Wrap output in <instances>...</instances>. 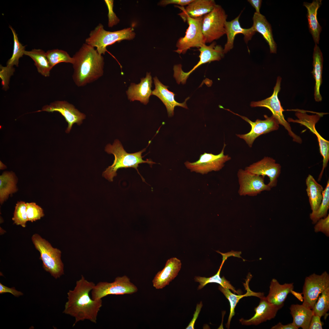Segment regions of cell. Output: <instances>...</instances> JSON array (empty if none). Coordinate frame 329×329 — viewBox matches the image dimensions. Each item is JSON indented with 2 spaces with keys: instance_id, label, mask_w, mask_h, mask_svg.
Segmentation results:
<instances>
[{
  "instance_id": "obj_14",
  "label": "cell",
  "mask_w": 329,
  "mask_h": 329,
  "mask_svg": "<svg viewBox=\"0 0 329 329\" xmlns=\"http://www.w3.org/2000/svg\"><path fill=\"white\" fill-rule=\"evenodd\" d=\"M225 109L239 116L251 126V130L249 133L244 134H236L237 137L244 140L250 147H252L254 142L258 137L277 130L279 127L278 121L272 115L269 117L265 115L264 120L257 119L254 122L245 116L235 113L228 109Z\"/></svg>"
},
{
  "instance_id": "obj_7",
  "label": "cell",
  "mask_w": 329,
  "mask_h": 329,
  "mask_svg": "<svg viewBox=\"0 0 329 329\" xmlns=\"http://www.w3.org/2000/svg\"><path fill=\"white\" fill-rule=\"evenodd\" d=\"M227 17L222 6L217 4L210 12L203 16L202 30L205 43L212 42L225 34Z\"/></svg>"
},
{
  "instance_id": "obj_49",
  "label": "cell",
  "mask_w": 329,
  "mask_h": 329,
  "mask_svg": "<svg viewBox=\"0 0 329 329\" xmlns=\"http://www.w3.org/2000/svg\"><path fill=\"white\" fill-rule=\"evenodd\" d=\"M291 293L294 295L299 300L302 302H303V297L302 296V293H301L295 292L293 291V290H291Z\"/></svg>"
},
{
  "instance_id": "obj_39",
  "label": "cell",
  "mask_w": 329,
  "mask_h": 329,
  "mask_svg": "<svg viewBox=\"0 0 329 329\" xmlns=\"http://www.w3.org/2000/svg\"><path fill=\"white\" fill-rule=\"evenodd\" d=\"M26 213L28 221L31 222L39 220L44 216L42 208L34 202L27 203Z\"/></svg>"
},
{
  "instance_id": "obj_16",
  "label": "cell",
  "mask_w": 329,
  "mask_h": 329,
  "mask_svg": "<svg viewBox=\"0 0 329 329\" xmlns=\"http://www.w3.org/2000/svg\"><path fill=\"white\" fill-rule=\"evenodd\" d=\"M45 111L48 112L57 111L65 118L68 126L65 132L69 133L74 123L80 125L86 118L85 114L75 108L72 104L65 101H55L43 107L41 110L36 112Z\"/></svg>"
},
{
  "instance_id": "obj_21",
  "label": "cell",
  "mask_w": 329,
  "mask_h": 329,
  "mask_svg": "<svg viewBox=\"0 0 329 329\" xmlns=\"http://www.w3.org/2000/svg\"><path fill=\"white\" fill-rule=\"evenodd\" d=\"M153 79L155 88L152 91V95L157 96L161 101L166 108L169 117L173 116L174 108L176 106L188 108L186 101L189 97L186 98L182 103L178 102L175 99V94L168 90V86L163 84L157 77H154Z\"/></svg>"
},
{
  "instance_id": "obj_37",
  "label": "cell",
  "mask_w": 329,
  "mask_h": 329,
  "mask_svg": "<svg viewBox=\"0 0 329 329\" xmlns=\"http://www.w3.org/2000/svg\"><path fill=\"white\" fill-rule=\"evenodd\" d=\"M321 294L312 309L313 315L320 317L325 315L329 310V287Z\"/></svg>"
},
{
  "instance_id": "obj_42",
  "label": "cell",
  "mask_w": 329,
  "mask_h": 329,
  "mask_svg": "<svg viewBox=\"0 0 329 329\" xmlns=\"http://www.w3.org/2000/svg\"><path fill=\"white\" fill-rule=\"evenodd\" d=\"M108 9V26L112 27L116 24L119 21V19L113 11V1L112 0H105Z\"/></svg>"
},
{
  "instance_id": "obj_17",
  "label": "cell",
  "mask_w": 329,
  "mask_h": 329,
  "mask_svg": "<svg viewBox=\"0 0 329 329\" xmlns=\"http://www.w3.org/2000/svg\"><path fill=\"white\" fill-rule=\"evenodd\" d=\"M245 169L255 175L267 176L269 179L268 185L271 188L277 185L278 179L281 172V166L272 157H265L261 160L246 167Z\"/></svg>"
},
{
  "instance_id": "obj_12",
  "label": "cell",
  "mask_w": 329,
  "mask_h": 329,
  "mask_svg": "<svg viewBox=\"0 0 329 329\" xmlns=\"http://www.w3.org/2000/svg\"><path fill=\"white\" fill-rule=\"evenodd\" d=\"M200 52V60L198 63L189 71L184 72L181 66L177 67L174 71V77L178 83H186L190 74L201 65L208 62L219 61L224 57L225 53L224 48L220 45L217 44L213 41L209 45L205 44L199 48Z\"/></svg>"
},
{
  "instance_id": "obj_48",
  "label": "cell",
  "mask_w": 329,
  "mask_h": 329,
  "mask_svg": "<svg viewBox=\"0 0 329 329\" xmlns=\"http://www.w3.org/2000/svg\"><path fill=\"white\" fill-rule=\"evenodd\" d=\"M248 2L255 9V12L260 13V9L261 7L262 0H248Z\"/></svg>"
},
{
  "instance_id": "obj_4",
  "label": "cell",
  "mask_w": 329,
  "mask_h": 329,
  "mask_svg": "<svg viewBox=\"0 0 329 329\" xmlns=\"http://www.w3.org/2000/svg\"><path fill=\"white\" fill-rule=\"evenodd\" d=\"M35 248L40 254V259L42 261L43 267L55 278H60L64 273V265L61 257V252L53 248L47 240L39 234H35L31 238Z\"/></svg>"
},
{
  "instance_id": "obj_19",
  "label": "cell",
  "mask_w": 329,
  "mask_h": 329,
  "mask_svg": "<svg viewBox=\"0 0 329 329\" xmlns=\"http://www.w3.org/2000/svg\"><path fill=\"white\" fill-rule=\"evenodd\" d=\"M181 265L180 260L176 257L168 259L164 268L157 273L152 280L154 287L161 289L168 285L178 275Z\"/></svg>"
},
{
  "instance_id": "obj_45",
  "label": "cell",
  "mask_w": 329,
  "mask_h": 329,
  "mask_svg": "<svg viewBox=\"0 0 329 329\" xmlns=\"http://www.w3.org/2000/svg\"><path fill=\"white\" fill-rule=\"evenodd\" d=\"M203 303L201 301L197 304L196 310L193 315V317L188 325L186 328V329H194L195 322L197 318L199 315L203 306Z\"/></svg>"
},
{
  "instance_id": "obj_10",
  "label": "cell",
  "mask_w": 329,
  "mask_h": 329,
  "mask_svg": "<svg viewBox=\"0 0 329 329\" xmlns=\"http://www.w3.org/2000/svg\"><path fill=\"white\" fill-rule=\"evenodd\" d=\"M203 16L193 18H186V21L189 25L186 34L184 37H180L178 40L175 51L178 54H185L191 48H199L206 44L202 30Z\"/></svg>"
},
{
  "instance_id": "obj_5",
  "label": "cell",
  "mask_w": 329,
  "mask_h": 329,
  "mask_svg": "<svg viewBox=\"0 0 329 329\" xmlns=\"http://www.w3.org/2000/svg\"><path fill=\"white\" fill-rule=\"evenodd\" d=\"M135 36V34L131 28L111 32L104 30L102 24L99 23L90 31L85 43L96 47L98 52L102 55L105 54L108 46L124 40L133 39Z\"/></svg>"
},
{
  "instance_id": "obj_29",
  "label": "cell",
  "mask_w": 329,
  "mask_h": 329,
  "mask_svg": "<svg viewBox=\"0 0 329 329\" xmlns=\"http://www.w3.org/2000/svg\"><path fill=\"white\" fill-rule=\"evenodd\" d=\"M306 184L310 209L312 211H315L318 209L321 202L324 190L323 187L310 174L306 179Z\"/></svg>"
},
{
  "instance_id": "obj_1",
  "label": "cell",
  "mask_w": 329,
  "mask_h": 329,
  "mask_svg": "<svg viewBox=\"0 0 329 329\" xmlns=\"http://www.w3.org/2000/svg\"><path fill=\"white\" fill-rule=\"evenodd\" d=\"M95 284L85 279L83 275L77 281L74 288L67 293L68 300L63 313L75 318L73 325L88 320L96 323L98 313L102 306V299L95 300L90 295Z\"/></svg>"
},
{
  "instance_id": "obj_27",
  "label": "cell",
  "mask_w": 329,
  "mask_h": 329,
  "mask_svg": "<svg viewBox=\"0 0 329 329\" xmlns=\"http://www.w3.org/2000/svg\"><path fill=\"white\" fill-rule=\"evenodd\" d=\"M249 279L248 278L247 280L246 283L245 284V287L247 291L246 293L244 295H236L232 293L228 289L224 288L221 285L218 287L219 290L223 293L228 300L230 303V313L227 322L226 324V327L227 328H229L232 319L235 314V306L241 298L245 297L255 296L260 299L265 297L264 293L256 292L250 289L248 285Z\"/></svg>"
},
{
  "instance_id": "obj_35",
  "label": "cell",
  "mask_w": 329,
  "mask_h": 329,
  "mask_svg": "<svg viewBox=\"0 0 329 329\" xmlns=\"http://www.w3.org/2000/svg\"><path fill=\"white\" fill-rule=\"evenodd\" d=\"M9 27L13 35V49L12 56L7 62L6 66L11 67H13L14 65L18 67L19 58L24 55L26 46H23L19 42L17 35L14 29L10 26Z\"/></svg>"
},
{
  "instance_id": "obj_20",
  "label": "cell",
  "mask_w": 329,
  "mask_h": 329,
  "mask_svg": "<svg viewBox=\"0 0 329 329\" xmlns=\"http://www.w3.org/2000/svg\"><path fill=\"white\" fill-rule=\"evenodd\" d=\"M241 13L234 19L227 21L225 23V34L227 37V40L224 48L225 54L232 50L234 47L235 37L236 34H242L245 42L247 44L256 32L252 27L249 28H244L241 27L239 22Z\"/></svg>"
},
{
  "instance_id": "obj_30",
  "label": "cell",
  "mask_w": 329,
  "mask_h": 329,
  "mask_svg": "<svg viewBox=\"0 0 329 329\" xmlns=\"http://www.w3.org/2000/svg\"><path fill=\"white\" fill-rule=\"evenodd\" d=\"M290 313L293 317V323L298 329H308L310 323L313 315L312 309L302 304L292 305L290 307Z\"/></svg>"
},
{
  "instance_id": "obj_11",
  "label": "cell",
  "mask_w": 329,
  "mask_h": 329,
  "mask_svg": "<svg viewBox=\"0 0 329 329\" xmlns=\"http://www.w3.org/2000/svg\"><path fill=\"white\" fill-rule=\"evenodd\" d=\"M328 287L329 274L326 271L321 275L313 273L306 277L303 288L302 304L312 309L320 295Z\"/></svg>"
},
{
  "instance_id": "obj_34",
  "label": "cell",
  "mask_w": 329,
  "mask_h": 329,
  "mask_svg": "<svg viewBox=\"0 0 329 329\" xmlns=\"http://www.w3.org/2000/svg\"><path fill=\"white\" fill-rule=\"evenodd\" d=\"M329 208V180H328L326 187L323 192V199L318 209L315 211H312L310 214V218L312 223L315 224L319 219L326 217L327 215Z\"/></svg>"
},
{
  "instance_id": "obj_8",
  "label": "cell",
  "mask_w": 329,
  "mask_h": 329,
  "mask_svg": "<svg viewBox=\"0 0 329 329\" xmlns=\"http://www.w3.org/2000/svg\"><path fill=\"white\" fill-rule=\"evenodd\" d=\"M281 77L278 76L274 88L273 93L271 96L260 101H252L250 106L252 107H264L268 108L279 124L282 125L287 131L293 141L301 144L302 141L301 138L292 131L289 124L285 119L283 113L284 110L278 97V94L281 89Z\"/></svg>"
},
{
  "instance_id": "obj_6",
  "label": "cell",
  "mask_w": 329,
  "mask_h": 329,
  "mask_svg": "<svg viewBox=\"0 0 329 329\" xmlns=\"http://www.w3.org/2000/svg\"><path fill=\"white\" fill-rule=\"evenodd\" d=\"M294 110L296 111L295 115L297 119H294L289 118L287 119L288 122L299 123L305 126L317 138L320 152L323 157L322 168L318 179V180L320 181L329 160V141L324 139L318 133L315 128V125L325 113L316 112L315 115H310L307 114L304 110L296 109Z\"/></svg>"
},
{
  "instance_id": "obj_3",
  "label": "cell",
  "mask_w": 329,
  "mask_h": 329,
  "mask_svg": "<svg viewBox=\"0 0 329 329\" xmlns=\"http://www.w3.org/2000/svg\"><path fill=\"white\" fill-rule=\"evenodd\" d=\"M146 148L134 153H129L124 149L122 144L118 140H115L112 145L108 144L105 150L108 153L112 154L115 157L113 164L109 166L103 173L102 175L110 181H112L113 178L117 175V171L120 168H135L140 175L137 169L139 164L147 163L152 165L155 163L147 159L143 160L142 153Z\"/></svg>"
},
{
  "instance_id": "obj_40",
  "label": "cell",
  "mask_w": 329,
  "mask_h": 329,
  "mask_svg": "<svg viewBox=\"0 0 329 329\" xmlns=\"http://www.w3.org/2000/svg\"><path fill=\"white\" fill-rule=\"evenodd\" d=\"M15 69L14 67L7 66H0V77L2 80V88L7 90L9 88V85L10 77L13 74Z\"/></svg>"
},
{
  "instance_id": "obj_47",
  "label": "cell",
  "mask_w": 329,
  "mask_h": 329,
  "mask_svg": "<svg viewBox=\"0 0 329 329\" xmlns=\"http://www.w3.org/2000/svg\"><path fill=\"white\" fill-rule=\"evenodd\" d=\"M271 329H298L292 322L286 325H283L279 322L277 324L273 326Z\"/></svg>"
},
{
  "instance_id": "obj_28",
  "label": "cell",
  "mask_w": 329,
  "mask_h": 329,
  "mask_svg": "<svg viewBox=\"0 0 329 329\" xmlns=\"http://www.w3.org/2000/svg\"><path fill=\"white\" fill-rule=\"evenodd\" d=\"M323 58L322 54L318 46L316 44L313 50V70L312 72L315 79L314 97L317 102L322 100V97L320 92V87L322 83Z\"/></svg>"
},
{
  "instance_id": "obj_31",
  "label": "cell",
  "mask_w": 329,
  "mask_h": 329,
  "mask_svg": "<svg viewBox=\"0 0 329 329\" xmlns=\"http://www.w3.org/2000/svg\"><path fill=\"white\" fill-rule=\"evenodd\" d=\"M24 55L30 57L34 62L38 72L42 75L49 76L52 68L47 58L46 52L40 49H33L24 52Z\"/></svg>"
},
{
  "instance_id": "obj_36",
  "label": "cell",
  "mask_w": 329,
  "mask_h": 329,
  "mask_svg": "<svg viewBox=\"0 0 329 329\" xmlns=\"http://www.w3.org/2000/svg\"><path fill=\"white\" fill-rule=\"evenodd\" d=\"M46 53L52 68L60 63H69L73 64L74 62L73 58L71 57L67 52L63 50L58 49L49 50Z\"/></svg>"
},
{
  "instance_id": "obj_44",
  "label": "cell",
  "mask_w": 329,
  "mask_h": 329,
  "mask_svg": "<svg viewBox=\"0 0 329 329\" xmlns=\"http://www.w3.org/2000/svg\"><path fill=\"white\" fill-rule=\"evenodd\" d=\"M321 317L313 315L312 317L308 329H322V323L321 322Z\"/></svg>"
},
{
  "instance_id": "obj_41",
  "label": "cell",
  "mask_w": 329,
  "mask_h": 329,
  "mask_svg": "<svg viewBox=\"0 0 329 329\" xmlns=\"http://www.w3.org/2000/svg\"><path fill=\"white\" fill-rule=\"evenodd\" d=\"M314 227L315 232H322L327 237L329 236V214L325 218L319 219Z\"/></svg>"
},
{
  "instance_id": "obj_46",
  "label": "cell",
  "mask_w": 329,
  "mask_h": 329,
  "mask_svg": "<svg viewBox=\"0 0 329 329\" xmlns=\"http://www.w3.org/2000/svg\"><path fill=\"white\" fill-rule=\"evenodd\" d=\"M10 293L16 297H18L23 295L21 292L17 291L14 287L9 288L0 283V294Z\"/></svg>"
},
{
  "instance_id": "obj_26",
  "label": "cell",
  "mask_w": 329,
  "mask_h": 329,
  "mask_svg": "<svg viewBox=\"0 0 329 329\" xmlns=\"http://www.w3.org/2000/svg\"><path fill=\"white\" fill-rule=\"evenodd\" d=\"M322 4V0H313L311 3L304 2L303 5L307 9V17L309 30L316 44H319L322 27L317 17V10Z\"/></svg>"
},
{
  "instance_id": "obj_2",
  "label": "cell",
  "mask_w": 329,
  "mask_h": 329,
  "mask_svg": "<svg viewBox=\"0 0 329 329\" xmlns=\"http://www.w3.org/2000/svg\"><path fill=\"white\" fill-rule=\"evenodd\" d=\"M73 57L72 78L78 87L94 82L103 75L104 58L94 48L85 43Z\"/></svg>"
},
{
  "instance_id": "obj_43",
  "label": "cell",
  "mask_w": 329,
  "mask_h": 329,
  "mask_svg": "<svg viewBox=\"0 0 329 329\" xmlns=\"http://www.w3.org/2000/svg\"><path fill=\"white\" fill-rule=\"evenodd\" d=\"M193 0H163L160 1L159 4L162 6H165L170 4L179 5L182 7L188 5Z\"/></svg>"
},
{
  "instance_id": "obj_18",
  "label": "cell",
  "mask_w": 329,
  "mask_h": 329,
  "mask_svg": "<svg viewBox=\"0 0 329 329\" xmlns=\"http://www.w3.org/2000/svg\"><path fill=\"white\" fill-rule=\"evenodd\" d=\"M283 306H276L270 303L265 296L260 299L259 304L254 309L255 313L252 317L248 320L242 318L239 321L242 325H257L274 318L278 310Z\"/></svg>"
},
{
  "instance_id": "obj_23",
  "label": "cell",
  "mask_w": 329,
  "mask_h": 329,
  "mask_svg": "<svg viewBox=\"0 0 329 329\" xmlns=\"http://www.w3.org/2000/svg\"><path fill=\"white\" fill-rule=\"evenodd\" d=\"M216 5L214 0H193L185 8L178 6L182 11L178 15L186 22L188 17L196 18L203 16L210 12Z\"/></svg>"
},
{
  "instance_id": "obj_13",
  "label": "cell",
  "mask_w": 329,
  "mask_h": 329,
  "mask_svg": "<svg viewBox=\"0 0 329 329\" xmlns=\"http://www.w3.org/2000/svg\"><path fill=\"white\" fill-rule=\"evenodd\" d=\"M226 146L224 143L221 152L218 154L204 152L201 154L199 160L191 163L186 161L185 164L191 172H195L202 174L212 171H218L225 166V163L231 159L228 155H225L224 150Z\"/></svg>"
},
{
  "instance_id": "obj_22",
  "label": "cell",
  "mask_w": 329,
  "mask_h": 329,
  "mask_svg": "<svg viewBox=\"0 0 329 329\" xmlns=\"http://www.w3.org/2000/svg\"><path fill=\"white\" fill-rule=\"evenodd\" d=\"M152 83L150 73H147L145 77L141 78L139 83H131L126 92L128 99L130 101H138L144 104H147L152 95Z\"/></svg>"
},
{
  "instance_id": "obj_25",
  "label": "cell",
  "mask_w": 329,
  "mask_h": 329,
  "mask_svg": "<svg viewBox=\"0 0 329 329\" xmlns=\"http://www.w3.org/2000/svg\"><path fill=\"white\" fill-rule=\"evenodd\" d=\"M293 283L281 284L275 278L270 283L269 290L266 299L270 303L278 306H284L288 294L293 290Z\"/></svg>"
},
{
  "instance_id": "obj_9",
  "label": "cell",
  "mask_w": 329,
  "mask_h": 329,
  "mask_svg": "<svg viewBox=\"0 0 329 329\" xmlns=\"http://www.w3.org/2000/svg\"><path fill=\"white\" fill-rule=\"evenodd\" d=\"M138 288L126 276H118L112 282L101 281L95 285L91 291V298L101 299L109 295H121L136 292Z\"/></svg>"
},
{
  "instance_id": "obj_38",
  "label": "cell",
  "mask_w": 329,
  "mask_h": 329,
  "mask_svg": "<svg viewBox=\"0 0 329 329\" xmlns=\"http://www.w3.org/2000/svg\"><path fill=\"white\" fill-rule=\"evenodd\" d=\"M12 220L14 223L17 225H20L23 228L26 227L28 221L26 213V204L25 202L20 201L17 203Z\"/></svg>"
},
{
  "instance_id": "obj_24",
  "label": "cell",
  "mask_w": 329,
  "mask_h": 329,
  "mask_svg": "<svg viewBox=\"0 0 329 329\" xmlns=\"http://www.w3.org/2000/svg\"><path fill=\"white\" fill-rule=\"evenodd\" d=\"M253 20L252 27L254 30L262 35L269 45L270 52L276 53L277 44L273 38L271 27L265 16L260 13L255 12Z\"/></svg>"
},
{
  "instance_id": "obj_32",
  "label": "cell",
  "mask_w": 329,
  "mask_h": 329,
  "mask_svg": "<svg viewBox=\"0 0 329 329\" xmlns=\"http://www.w3.org/2000/svg\"><path fill=\"white\" fill-rule=\"evenodd\" d=\"M16 180L14 174L5 172L0 176V202L2 204L9 195L16 192L17 189Z\"/></svg>"
},
{
  "instance_id": "obj_15",
  "label": "cell",
  "mask_w": 329,
  "mask_h": 329,
  "mask_svg": "<svg viewBox=\"0 0 329 329\" xmlns=\"http://www.w3.org/2000/svg\"><path fill=\"white\" fill-rule=\"evenodd\" d=\"M237 176L239 186L238 193L240 196H255L271 189L268 184H265L264 177L245 169H239Z\"/></svg>"
},
{
  "instance_id": "obj_33",
  "label": "cell",
  "mask_w": 329,
  "mask_h": 329,
  "mask_svg": "<svg viewBox=\"0 0 329 329\" xmlns=\"http://www.w3.org/2000/svg\"><path fill=\"white\" fill-rule=\"evenodd\" d=\"M225 260L222 259V263L217 273L214 276L209 278L200 276H195L194 279L195 282H198L199 285L198 290L202 288L209 283H215L219 284L224 288H228L233 291L234 293L239 294V291L235 290V288L227 280L224 276L221 277L220 274L222 266Z\"/></svg>"
}]
</instances>
